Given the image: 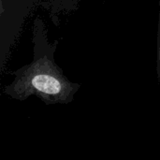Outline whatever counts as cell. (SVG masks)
Segmentation results:
<instances>
[{
	"instance_id": "1",
	"label": "cell",
	"mask_w": 160,
	"mask_h": 160,
	"mask_svg": "<svg viewBox=\"0 0 160 160\" xmlns=\"http://www.w3.org/2000/svg\"><path fill=\"white\" fill-rule=\"evenodd\" d=\"M80 88L71 82L49 55L35 56L33 62L15 73L14 81L5 88V94L16 100L36 96L46 104H67Z\"/></svg>"
},
{
	"instance_id": "2",
	"label": "cell",
	"mask_w": 160,
	"mask_h": 160,
	"mask_svg": "<svg viewBox=\"0 0 160 160\" xmlns=\"http://www.w3.org/2000/svg\"><path fill=\"white\" fill-rule=\"evenodd\" d=\"M159 63H160V35H159Z\"/></svg>"
}]
</instances>
